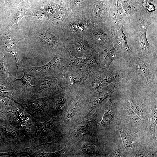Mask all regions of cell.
<instances>
[{
    "instance_id": "6",
    "label": "cell",
    "mask_w": 157,
    "mask_h": 157,
    "mask_svg": "<svg viewBox=\"0 0 157 157\" xmlns=\"http://www.w3.org/2000/svg\"><path fill=\"white\" fill-rule=\"evenodd\" d=\"M34 78L36 84L32 96L44 98L51 97L59 92L63 88L57 75Z\"/></svg>"
},
{
    "instance_id": "28",
    "label": "cell",
    "mask_w": 157,
    "mask_h": 157,
    "mask_svg": "<svg viewBox=\"0 0 157 157\" xmlns=\"http://www.w3.org/2000/svg\"><path fill=\"white\" fill-rule=\"evenodd\" d=\"M25 0H12V7L14 8H17L18 5L22 2Z\"/></svg>"
},
{
    "instance_id": "9",
    "label": "cell",
    "mask_w": 157,
    "mask_h": 157,
    "mask_svg": "<svg viewBox=\"0 0 157 157\" xmlns=\"http://www.w3.org/2000/svg\"><path fill=\"white\" fill-rule=\"evenodd\" d=\"M104 107L105 112L97 127L101 130L113 129L121 122L122 116L110 97Z\"/></svg>"
},
{
    "instance_id": "23",
    "label": "cell",
    "mask_w": 157,
    "mask_h": 157,
    "mask_svg": "<svg viewBox=\"0 0 157 157\" xmlns=\"http://www.w3.org/2000/svg\"><path fill=\"white\" fill-rule=\"evenodd\" d=\"M100 68L99 55L98 52L96 51L89 56L85 64L81 69L88 74L97 72Z\"/></svg>"
},
{
    "instance_id": "13",
    "label": "cell",
    "mask_w": 157,
    "mask_h": 157,
    "mask_svg": "<svg viewBox=\"0 0 157 157\" xmlns=\"http://www.w3.org/2000/svg\"><path fill=\"white\" fill-rule=\"evenodd\" d=\"M56 117L43 122H37L36 128V147L46 143L53 133Z\"/></svg>"
},
{
    "instance_id": "16",
    "label": "cell",
    "mask_w": 157,
    "mask_h": 157,
    "mask_svg": "<svg viewBox=\"0 0 157 157\" xmlns=\"http://www.w3.org/2000/svg\"><path fill=\"white\" fill-rule=\"evenodd\" d=\"M97 51L100 58L101 68H108L113 61L122 58L113 42L101 47Z\"/></svg>"
},
{
    "instance_id": "32",
    "label": "cell",
    "mask_w": 157,
    "mask_h": 157,
    "mask_svg": "<svg viewBox=\"0 0 157 157\" xmlns=\"http://www.w3.org/2000/svg\"><path fill=\"white\" fill-rule=\"evenodd\" d=\"M71 0L72 1H73L74 0Z\"/></svg>"
},
{
    "instance_id": "29",
    "label": "cell",
    "mask_w": 157,
    "mask_h": 157,
    "mask_svg": "<svg viewBox=\"0 0 157 157\" xmlns=\"http://www.w3.org/2000/svg\"><path fill=\"white\" fill-rule=\"evenodd\" d=\"M141 4L143 3L150 2L152 3L157 1V0H137Z\"/></svg>"
},
{
    "instance_id": "27",
    "label": "cell",
    "mask_w": 157,
    "mask_h": 157,
    "mask_svg": "<svg viewBox=\"0 0 157 157\" xmlns=\"http://www.w3.org/2000/svg\"><path fill=\"white\" fill-rule=\"evenodd\" d=\"M2 5L7 10H9L12 7V0H1Z\"/></svg>"
},
{
    "instance_id": "4",
    "label": "cell",
    "mask_w": 157,
    "mask_h": 157,
    "mask_svg": "<svg viewBox=\"0 0 157 157\" xmlns=\"http://www.w3.org/2000/svg\"><path fill=\"white\" fill-rule=\"evenodd\" d=\"M71 56L65 49L56 54L52 59L43 65L32 66L26 62H21L18 69L33 75V78L47 75H55L68 66Z\"/></svg>"
},
{
    "instance_id": "14",
    "label": "cell",
    "mask_w": 157,
    "mask_h": 157,
    "mask_svg": "<svg viewBox=\"0 0 157 157\" xmlns=\"http://www.w3.org/2000/svg\"><path fill=\"white\" fill-rule=\"evenodd\" d=\"M123 29V26L113 34V43L121 57L127 61L132 56L133 53L128 44Z\"/></svg>"
},
{
    "instance_id": "31",
    "label": "cell",
    "mask_w": 157,
    "mask_h": 157,
    "mask_svg": "<svg viewBox=\"0 0 157 157\" xmlns=\"http://www.w3.org/2000/svg\"><path fill=\"white\" fill-rule=\"evenodd\" d=\"M113 1H117L118 0H112Z\"/></svg>"
},
{
    "instance_id": "11",
    "label": "cell",
    "mask_w": 157,
    "mask_h": 157,
    "mask_svg": "<svg viewBox=\"0 0 157 157\" xmlns=\"http://www.w3.org/2000/svg\"><path fill=\"white\" fill-rule=\"evenodd\" d=\"M106 22L113 34L125 24L124 13L119 0L112 1Z\"/></svg>"
},
{
    "instance_id": "2",
    "label": "cell",
    "mask_w": 157,
    "mask_h": 157,
    "mask_svg": "<svg viewBox=\"0 0 157 157\" xmlns=\"http://www.w3.org/2000/svg\"><path fill=\"white\" fill-rule=\"evenodd\" d=\"M127 77L139 80L157 94V56L148 58L133 53L127 61Z\"/></svg>"
},
{
    "instance_id": "20",
    "label": "cell",
    "mask_w": 157,
    "mask_h": 157,
    "mask_svg": "<svg viewBox=\"0 0 157 157\" xmlns=\"http://www.w3.org/2000/svg\"><path fill=\"white\" fill-rule=\"evenodd\" d=\"M124 13L125 24L129 23L134 14L142 8L137 0H119Z\"/></svg>"
},
{
    "instance_id": "21",
    "label": "cell",
    "mask_w": 157,
    "mask_h": 157,
    "mask_svg": "<svg viewBox=\"0 0 157 157\" xmlns=\"http://www.w3.org/2000/svg\"><path fill=\"white\" fill-rule=\"evenodd\" d=\"M34 1V0H25L21 2L17 7V11L6 28L10 30L11 28L14 24H16L18 27H19L22 19L26 15V13L27 10L33 5Z\"/></svg>"
},
{
    "instance_id": "3",
    "label": "cell",
    "mask_w": 157,
    "mask_h": 157,
    "mask_svg": "<svg viewBox=\"0 0 157 157\" xmlns=\"http://www.w3.org/2000/svg\"><path fill=\"white\" fill-rule=\"evenodd\" d=\"M115 60L109 67L88 74L85 83L92 92L127 76L126 61L123 58Z\"/></svg>"
},
{
    "instance_id": "1",
    "label": "cell",
    "mask_w": 157,
    "mask_h": 157,
    "mask_svg": "<svg viewBox=\"0 0 157 157\" xmlns=\"http://www.w3.org/2000/svg\"><path fill=\"white\" fill-rule=\"evenodd\" d=\"M154 23H157V11L149 12L142 7L129 23L124 25L129 46L133 53L148 58L157 56V46L149 43L147 36L149 26Z\"/></svg>"
},
{
    "instance_id": "19",
    "label": "cell",
    "mask_w": 157,
    "mask_h": 157,
    "mask_svg": "<svg viewBox=\"0 0 157 157\" xmlns=\"http://www.w3.org/2000/svg\"><path fill=\"white\" fill-rule=\"evenodd\" d=\"M69 48L70 54L73 58L88 57L97 51L87 43L81 41L71 43Z\"/></svg>"
},
{
    "instance_id": "8",
    "label": "cell",
    "mask_w": 157,
    "mask_h": 157,
    "mask_svg": "<svg viewBox=\"0 0 157 157\" xmlns=\"http://www.w3.org/2000/svg\"><path fill=\"white\" fill-rule=\"evenodd\" d=\"M22 72L24 75L20 79H17L10 74V89L19 99L20 105L25 99L32 95L34 87L31 84L33 75Z\"/></svg>"
},
{
    "instance_id": "10",
    "label": "cell",
    "mask_w": 157,
    "mask_h": 157,
    "mask_svg": "<svg viewBox=\"0 0 157 157\" xmlns=\"http://www.w3.org/2000/svg\"><path fill=\"white\" fill-rule=\"evenodd\" d=\"M90 46L97 51L101 47L113 42V34L106 23L96 25L91 33Z\"/></svg>"
},
{
    "instance_id": "7",
    "label": "cell",
    "mask_w": 157,
    "mask_h": 157,
    "mask_svg": "<svg viewBox=\"0 0 157 157\" xmlns=\"http://www.w3.org/2000/svg\"><path fill=\"white\" fill-rule=\"evenodd\" d=\"M37 122L44 121L48 111H53L49 97L30 96L25 99L21 106Z\"/></svg>"
},
{
    "instance_id": "5",
    "label": "cell",
    "mask_w": 157,
    "mask_h": 157,
    "mask_svg": "<svg viewBox=\"0 0 157 157\" xmlns=\"http://www.w3.org/2000/svg\"><path fill=\"white\" fill-rule=\"evenodd\" d=\"M116 128L120 135L125 150L129 148L133 151L152 144L145 132L131 124L122 121Z\"/></svg>"
},
{
    "instance_id": "24",
    "label": "cell",
    "mask_w": 157,
    "mask_h": 157,
    "mask_svg": "<svg viewBox=\"0 0 157 157\" xmlns=\"http://www.w3.org/2000/svg\"><path fill=\"white\" fill-rule=\"evenodd\" d=\"M96 142L89 140L83 143L81 147L83 153L90 156H101L99 147Z\"/></svg>"
},
{
    "instance_id": "15",
    "label": "cell",
    "mask_w": 157,
    "mask_h": 157,
    "mask_svg": "<svg viewBox=\"0 0 157 157\" xmlns=\"http://www.w3.org/2000/svg\"><path fill=\"white\" fill-rule=\"evenodd\" d=\"M60 73L67 86L75 87L85 82L88 76L81 69H72L68 67Z\"/></svg>"
},
{
    "instance_id": "17",
    "label": "cell",
    "mask_w": 157,
    "mask_h": 157,
    "mask_svg": "<svg viewBox=\"0 0 157 157\" xmlns=\"http://www.w3.org/2000/svg\"><path fill=\"white\" fill-rule=\"evenodd\" d=\"M97 115L95 113L78 125L75 130V135L77 138L87 134L96 133L98 121Z\"/></svg>"
},
{
    "instance_id": "25",
    "label": "cell",
    "mask_w": 157,
    "mask_h": 157,
    "mask_svg": "<svg viewBox=\"0 0 157 157\" xmlns=\"http://www.w3.org/2000/svg\"><path fill=\"white\" fill-rule=\"evenodd\" d=\"M89 56L76 58L71 57L68 67L72 69H82L85 64Z\"/></svg>"
},
{
    "instance_id": "18",
    "label": "cell",
    "mask_w": 157,
    "mask_h": 157,
    "mask_svg": "<svg viewBox=\"0 0 157 157\" xmlns=\"http://www.w3.org/2000/svg\"><path fill=\"white\" fill-rule=\"evenodd\" d=\"M25 37L20 39H17L10 33V30L6 28L3 35V47L5 52H9L13 55L17 65L19 61L17 54V45L19 41L22 40Z\"/></svg>"
},
{
    "instance_id": "30",
    "label": "cell",
    "mask_w": 157,
    "mask_h": 157,
    "mask_svg": "<svg viewBox=\"0 0 157 157\" xmlns=\"http://www.w3.org/2000/svg\"><path fill=\"white\" fill-rule=\"evenodd\" d=\"M2 5L1 0H0V5Z\"/></svg>"
},
{
    "instance_id": "26",
    "label": "cell",
    "mask_w": 157,
    "mask_h": 157,
    "mask_svg": "<svg viewBox=\"0 0 157 157\" xmlns=\"http://www.w3.org/2000/svg\"><path fill=\"white\" fill-rule=\"evenodd\" d=\"M93 1V0H74L72 1V5L76 7H86L88 8Z\"/></svg>"
},
{
    "instance_id": "22",
    "label": "cell",
    "mask_w": 157,
    "mask_h": 157,
    "mask_svg": "<svg viewBox=\"0 0 157 157\" xmlns=\"http://www.w3.org/2000/svg\"><path fill=\"white\" fill-rule=\"evenodd\" d=\"M157 103L154 104L151 108L146 131L147 135L150 140L156 144H157L155 133L157 123Z\"/></svg>"
},
{
    "instance_id": "12",
    "label": "cell",
    "mask_w": 157,
    "mask_h": 157,
    "mask_svg": "<svg viewBox=\"0 0 157 157\" xmlns=\"http://www.w3.org/2000/svg\"><path fill=\"white\" fill-rule=\"evenodd\" d=\"M112 0H93L89 8L91 17L95 22H105L107 20Z\"/></svg>"
}]
</instances>
